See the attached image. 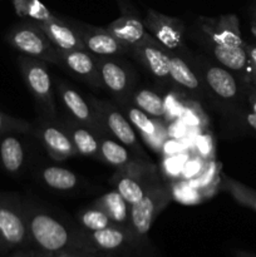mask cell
Listing matches in <instances>:
<instances>
[{
  "instance_id": "19",
  "label": "cell",
  "mask_w": 256,
  "mask_h": 257,
  "mask_svg": "<svg viewBox=\"0 0 256 257\" xmlns=\"http://www.w3.org/2000/svg\"><path fill=\"white\" fill-rule=\"evenodd\" d=\"M98 70H99L102 84L114 94H124L130 89L131 77L122 64L108 57H98Z\"/></svg>"
},
{
  "instance_id": "18",
  "label": "cell",
  "mask_w": 256,
  "mask_h": 257,
  "mask_svg": "<svg viewBox=\"0 0 256 257\" xmlns=\"http://www.w3.org/2000/svg\"><path fill=\"white\" fill-rule=\"evenodd\" d=\"M203 77L216 97L223 100H236L240 98V85L231 70L218 65H208Z\"/></svg>"
},
{
  "instance_id": "10",
  "label": "cell",
  "mask_w": 256,
  "mask_h": 257,
  "mask_svg": "<svg viewBox=\"0 0 256 257\" xmlns=\"http://www.w3.org/2000/svg\"><path fill=\"white\" fill-rule=\"evenodd\" d=\"M77 30L85 50L97 57H114L127 53L131 49L117 38L113 37L105 28L79 24L77 25Z\"/></svg>"
},
{
  "instance_id": "12",
  "label": "cell",
  "mask_w": 256,
  "mask_h": 257,
  "mask_svg": "<svg viewBox=\"0 0 256 257\" xmlns=\"http://www.w3.org/2000/svg\"><path fill=\"white\" fill-rule=\"evenodd\" d=\"M38 128V135L45 151L54 161H64L67 158L74 157L78 153L64 128L52 124L47 120H44Z\"/></svg>"
},
{
  "instance_id": "6",
  "label": "cell",
  "mask_w": 256,
  "mask_h": 257,
  "mask_svg": "<svg viewBox=\"0 0 256 257\" xmlns=\"http://www.w3.org/2000/svg\"><path fill=\"white\" fill-rule=\"evenodd\" d=\"M18 64L23 79L40 109L49 119H55L57 109H55L54 93H53L52 78L47 65L43 63V60L27 55L19 57Z\"/></svg>"
},
{
  "instance_id": "15",
  "label": "cell",
  "mask_w": 256,
  "mask_h": 257,
  "mask_svg": "<svg viewBox=\"0 0 256 257\" xmlns=\"http://www.w3.org/2000/svg\"><path fill=\"white\" fill-rule=\"evenodd\" d=\"M38 24L59 50H85L77 27H72L57 17Z\"/></svg>"
},
{
  "instance_id": "41",
  "label": "cell",
  "mask_w": 256,
  "mask_h": 257,
  "mask_svg": "<svg viewBox=\"0 0 256 257\" xmlns=\"http://www.w3.org/2000/svg\"><path fill=\"white\" fill-rule=\"evenodd\" d=\"M252 33L256 35V19H255V22L252 23Z\"/></svg>"
},
{
  "instance_id": "22",
  "label": "cell",
  "mask_w": 256,
  "mask_h": 257,
  "mask_svg": "<svg viewBox=\"0 0 256 257\" xmlns=\"http://www.w3.org/2000/svg\"><path fill=\"white\" fill-rule=\"evenodd\" d=\"M94 206L100 208L114 225L130 228L131 205L115 190L100 196L94 202Z\"/></svg>"
},
{
  "instance_id": "14",
  "label": "cell",
  "mask_w": 256,
  "mask_h": 257,
  "mask_svg": "<svg viewBox=\"0 0 256 257\" xmlns=\"http://www.w3.org/2000/svg\"><path fill=\"white\" fill-rule=\"evenodd\" d=\"M105 29L130 48L142 44L153 38L150 33L146 32L142 20L132 13H123L118 19L105 27Z\"/></svg>"
},
{
  "instance_id": "40",
  "label": "cell",
  "mask_w": 256,
  "mask_h": 257,
  "mask_svg": "<svg viewBox=\"0 0 256 257\" xmlns=\"http://www.w3.org/2000/svg\"><path fill=\"white\" fill-rule=\"evenodd\" d=\"M233 255H235V257H256L255 255H252V253L242 250H235L233 251Z\"/></svg>"
},
{
  "instance_id": "20",
  "label": "cell",
  "mask_w": 256,
  "mask_h": 257,
  "mask_svg": "<svg viewBox=\"0 0 256 257\" xmlns=\"http://www.w3.org/2000/svg\"><path fill=\"white\" fill-rule=\"evenodd\" d=\"M212 54L215 59L220 63L226 69L235 72L237 74L246 77L248 79V62H247V52H246L245 44L243 45H216L210 44Z\"/></svg>"
},
{
  "instance_id": "32",
  "label": "cell",
  "mask_w": 256,
  "mask_h": 257,
  "mask_svg": "<svg viewBox=\"0 0 256 257\" xmlns=\"http://www.w3.org/2000/svg\"><path fill=\"white\" fill-rule=\"evenodd\" d=\"M32 131L33 127L29 122L5 114L0 110V137L10 133H29Z\"/></svg>"
},
{
  "instance_id": "35",
  "label": "cell",
  "mask_w": 256,
  "mask_h": 257,
  "mask_svg": "<svg viewBox=\"0 0 256 257\" xmlns=\"http://www.w3.org/2000/svg\"><path fill=\"white\" fill-rule=\"evenodd\" d=\"M245 120L248 125L251 127V130L256 132V113L255 112H247L245 114Z\"/></svg>"
},
{
  "instance_id": "28",
  "label": "cell",
  "mask_w": 256,
  "mask_h": 257,
  "mask_svg": "<svg viewBox=\"0 0 256 257\" xmlns=\"http://www.w3.org/2000/svg\"><path fill=\"white\" fill-rule=\"evenodd\" d=\"M42 181L55 191H70L78 185L77 175L63 167H45L42 171Z\"/></svg>"
},
{
  "instance_id": "38",
  "label": "cell",
  "mask_w": 256,
  "mask_h": 257,
  "mask_svg": "<svg viewBox=\"0 0 256 257\" xmlns=\"http://www.w3.org/2000/svg\"><path fill=\"white\" fill-rule=\"evenodd\" d=\"M30 257H55V255L43 252V251L40 250H30Z\"/></svg>"
},
{
  "instance_id": "37",
  "label": "cell",
  "mask_w": 256,
  "mask_h": 257,
  "mask_svg": "<svg viewBox=\"0 0 256 257\" xmlns=\"http://www.w3.org/2000/svg\"><path fill=\"white\" fill-rule=\"evenodd\" d=\"M248 102H250L251 108H252V112L256 113V87H253V89L248 94Z\"/></svg>"
},
{
  "instance_id": "25",
  "label": "cell",
  "mask_w": 256,
  "mask_h": 257,
  "mask_svg": "<svg viewBox=\"0 0 256 257\" xmlns=\"http://www.w3.org/2000/svg\"><path fill=\"white\" fill-rule=\"evenodd\" d=\"M99 151H100V160L107 162L108 165L113 166L115 168H120L133 161L132 152L125 148L122 143H118L115 141L109 140V138H100L99 140ZM140 158V157H138Z\"/></svg>"
},
{
  "instance_id": "39",
  "label": "cell",
  "mask_w": 256,
  "mask_h": 257,
  "mask_svg": "<svg viewBox=\"0 0 256 257\" xmlns=\"http://www.w3.org/2000/svg\"><path fill=\"white\" fill-rule=\"evenodd\" d=\"M10 257H30V250H27V248H20L17 252L13 253Z\"/></svg>"
},
{
  "instance_id": "24",
  "label": "cell",
  "mask_w": 256,
  "mask_h": 257,
  "mask_svg": "<svg viewBox=\"0 0 256 257\" xmlns=\"http://www.w3.org/2000/svg\"><path fill=\"white\" fill-rule=\"evenodd\" d=\"M125 113H127L128 120L131 122V124L138 131V133L147 142L150 141L151 145L160 146V141H162L163 138H161L160 125L157 124L155 119L150 118L147 113L141 110L136 105L125 108Z\"/></svg>"
},
{
  "instance_id": "9",
  "label": "cell",
  "mask_w": 256,
  "mask_h": 257,
  "mask_svg": "<svg viewBox=\"0 0 256 257\" xmlns=\"http://www.w3.org/2000/svg\"><path fill=\"white\" fill-rule=\"evenodd\" d=\"M145 28L166 49H177L183 45L185 25L180 19L150 9L143 20Z\"/></svg>"
},
{
  "instance_id": "1",
  "label": "cell",
  "mask_w": 256,
  "mask_h": 257,
  "mask_svg": "<svg viewBox=\"0 0 256 257\" xmlns=\"http://www.w3.org/2000/svg\"><path fill=\"white\" fill-rule=\"evenodd\" d=\"M24 206L30 241L38 250L53 255L64 250L95 251L90 246L84 230L75 232L44 208L35 205Z\"/></svg>"
},
{
  "instance_id": "26",
  "label": "cell",
  "mask_w": 256,
  "mask_h": 257,
  "mask_svg": "<svg viewBox=\"0 0 256 257\" xmlns=\"http://www.w3.org/2000/svg\"><path fill=\"white\" fill-rule=\"evenodd\" d=\"M170 77L178 85L191 92L200 90V82L190 65L177 55L170 54Z\"/></svg>"
},
{
  "instance_id": "5",
  "label": "cell",
  "mask_w": 256,
  "mask_h": 257,
  "mask_svg": "<svg viewBox=\"0 0 256 257\" xmlns=\"http://www.w3.org/2000/svg\"><path fill=\"white\" fill-rule=\"evenodd\" d=\"M170 202V190L160 182L152 186L138 202L131 205L130 230L141 245L147 242V236L152 223Z\"/></svg>"
},
{
  "instance_id": "11",
  "label": "cell",
  "mask_w": 256,
  "mask_h": 257,
  "mask_svg": "<svg viewBox=\"0 0 256 257\" xmlns=\"http://www.w3.org/2000/svg\"><path fill=\"white\" fill-rule=\"evenodd\" d=\"M200 29L208 39L210 44L216 45H243L242 35L240 30V23L236 15L226 14L220 18L201 19Z\"/></svg>"
},
{
  "instance_id": "34",
  "label": "cell",
  "mask_w": 256,
  "mask_h": 257,
  "mask_svg": "<svg viewBox=\"0 0 256 257\" xmlns=\"http://www.w3.org/2000/svg\"><path fill=\"white\" fill-rule=\"evenodd\" d=\"M93 252V251H92ZM89 253V251L83 250H64L55 253V257H85Z\"/></svg>"
},
{
  "instance_id": "7",
  "label": "cell",
  "mask_w": 256,
  "mask_h": 257,
  "mask_svg": "<svg viewBox=\"0 0 256 257\" xmlns=\"http://www.w3.org/2000/svg\"><path fill=\"white\" fill-rule=\"evenodd\" d=\"M89 103L95 118L102 125L103 130L109 132L123 146L131 148V151L135 152L138 157L142 160H147L145 151L142 150L140 142H138L133 125L117 108L107 102L97 100L93 97L89 98Z\"/></svg>"
},
{
  "instance_id": "8",
  "label": "cell",
  "mask_w": 256,
  "mask_h": 257,
  "mask_svg": "<svg viewBox=\"0 0 256 257\" xmlns=\"http://www.w3.org/2000/svg\"><path fill=\"white\" fill-rule=\"evenodd\" d=\"M88 241L95 251L115 253L122 257H127V252L138 248L141 243L136 240L130 228L113 225L99 231L87 232Z\"/></svg>"
},
{
  "instance_id": "23",
  "label": "cell",
  "mask_w": 256,
  "mask_h": 257,
  "mask_svg": "<svg viewBox=\"0 0 256 257\" xmlns=\"http://www.w3.org/2000/svg\"><path fill=\"white\" fill-rule=\"evenodd\" d=\"M64 130L77 148L78 153L93 158H100L99 140L93 135L89 128L74 120V122L65 123Z\"/></svg>"
},
{
  "instance_id": "33",
  "label": "cell",
  "mask_w": 256,
  "mask_h": 257,
  "mask_svg": "<svg viewBox=\"0 0 256 257\" xmlns=\"http://www.w3.org/2000/svg\"><path fill=\"white\" fill-rule=\"evenodd\" d=\"M246 52H247V62H248V79L250 83L256 87V43H245Z\"/></svg>"
},
{
  "instance_id": "29",
  "label": "cell",
  "mask_w": 256,
  "mask_h": 257,
  "mask_svg": "<svg viewBox=\"0 0 256 257\" xmlns=\"http://www.w3.org/2000/svg\"><path fill=\"white\" fill-rule=\"evenodd\" d=\"M222 186L236 202L256 212V191L231 177H223Z\"/></svg>"
},
{
  "instance_id": "13",
  "label": "cell",
  "mask_w": 256,
  "mask_h": 257,
  "mask_svg": "<svg viewBox=\"0 0 256 257\" xmlns=\"http://www.w3.org/2000/svg\"><path fill=\"white\" fill-rule=\"evenodd\" d=\"M60 64L93 87H103L97 62L87 50H59Z\"/></svg>"
},
{
  "instance_id": "17",
  "label": "cell",
  "mask_w": 256,
  "mask_h": 257,
  "mask_svg": "<svg viewBox=\"0 0 256 257\" xmlns=\"http://www.w3.org/2000/svg\"><path fill=\"white\" fill-rule=\"evenodd\" d=\"M59 93L65 109L70 113V115H72L75 122L85 125L90 131H95V132L103 130L102 125L99 124L98 119L95 118L89 103L85 102L84 98L77 90L60 83Z\"/></svg>"
},
{
  "instance_id": "4",
  "label": "cell",
  "mask_w": 256,
  "mask_h": 257,
  "mask_svg": "<svg viewBox=\"0 0 256 257\" xmlns=\"http://www.w3.org/2000/svg\"><path fill=\"white\" fill-rule=\"evenodd\" d=\"M5 39L23 55L55 65H62L58 48H55L40 25L34 20L14 25L5 35Z\"/></svg>"
},
{
  "instance_id": "16",
  "label": "cell",
  "mask_w": 256,
  "mask_h": 257,
  "mask_svg": "<svg viewBox=\"0 0 256 257\" xmlns=\"http://www.w3.org/2000/svg\"><path fill=\"white\" fill-rule=\"evenodd\" d=\"M131 50L156 78L170 77V54L161 48L155 38L131 48Z\"/></svg>"
},
{
  "instance_id": "30",
  "label": "cell",
  "mask_w": 256,
  "mask_h": 257,
  "mask_svg": "<svg viewBox=\"0 0 256 257\" xmlns=\"http://www.w3.org/2000/svg\"><path fill=\"white\" fill-rule=\"evenodd\" d=\"M17 14L22 18H30L37 23L45 22L54 15L40 0H13Z\"/></svg>"
},
{
  "instance_id": "31",
  "label": "cell",
  "mask_w": 256,
  "mask_h": 257,
  "mask_svg": "<svg viewBox=\"0 0 256 257\" xmlns=\"http://www.w3.org/2000/svg\"><path fill=\"white\" fill-rule=\"evenodd\" d=\"M78 221L83 230L87 232H93V231H99L103 228H107L109 226H113L114 223L110 221V218L103 212L100 208L95 207L94 205L89 208L80 211L78 213Z\"/></svg>"
},
{
  "instance_id": "3",
  "label": "cell",
  "mask_w": 256,
  "mask_h": 257,
  "mask_svg": "<svg viewBox=\"0 0 256 257\" xmlns=\"http://www.w3.org/2000/svg\"><path fill=\"white\" fill-rule=\"evenodd\" d=\"M157 167L147 160L135 158L123 167L117 168L112 176L115 191L130 205L138 202L152 186L160 183Z\"/></svg>"
},
{
  "instance_id": "2",
  "label": "cell",
  "mask_w": 256,
  "mask_h": 257,
  "mask_svg": "<svg viewBox=\"0 0 256 257\" xmlns=\"http://www.w3.org/2000/svg\"><path fill=\"white\" fill-rule=\"evenodd\" d=\"M32 245L25 206L18 196L0 193V255Z\"/></svg>"
},
{
  "instance_id": "27",
  "label": "cell",
  "mask_w": 256,
  "mask_h": 257,
  "mask_svg": "<svg viewBox=\"0 0 256 257\" xmlns=\"http://www.w3.org/2000/svg\"><path fill=\"white\" fill-rule=\"evenodd\" d=\"M133 103L137 108L147 113L150 117L163 118L167 114V108L162 97L150 89L136 90L132 98Z\"/></svg>"
},
{
  "instance_id": "36",
  "label": "cell",
  "mask_w": 256,
  "mask_h": 257,
  "mask_svg": "<svg viewBox=\"0 0 256 257\" xmlns=\"http://www.w3.org/2000/svg\"><path fill=\"white\" fill-rule=\"evenodd\" d=\"M85 257H122V256L115 255V253L103 252V251H93V252H89Z\"/></svg>"
},
{
  "instance_id": "21",
  "label": "cell",
  "mask_w": 256,
  "mask_h": 257,
  "mask_svg": "<svg viewBox=\"0 0 256 257\" xmlns=\"http://www.w3.org/2000/svg\"><path fill=\"white\" fill-rule=\"evenodd\" d=\"M0 163L5 172L17 175L25 163V148L14 133L0 137Z\"/></svg>"
}]
</instances>
